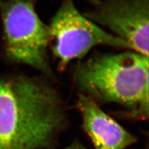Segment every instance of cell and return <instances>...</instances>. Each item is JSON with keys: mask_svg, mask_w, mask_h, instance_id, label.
Here are the masks:
<instances>
[{"mask_svg": "<svg viewBox=\"0 0 149 149\" xmlns=\"http://www.w3.org/2000/svg\"><path fill=\"white\" fill-rule=\"evenodd\" d=\"M68 123L64 101L47 82L0 79V149H49Z\"/></svg>", "mask_w": 149, "mask_h": 149, "instance_id": "cell-1", "label": "cell"}, {"mask_svg": "<svg viewBox=\"0 0 149 149\" xmlns=\"http://www.w3.org/2000/svg\"><path fill=\"white\" fill-rule=\"evenodd\" d=\"M75 80L81 93L97 104L114 103L124 117H148V57L137 52L93 55L78 67Z\"/></svg>", "mask_w": 149, "mask_h": 149, "instance_id": "cell-2", "label": "cell"}, {"mask_svg": "<svg viewBox=\"0 0 149 149\" xmlns=\"http://www.w3.org/2000/svg\"><path fill=\"white\" fill-rule=\"evenodd\" d=\"M38 0H0L4 52L11 61L52 77L47 58L49 30L36 10Z\"/></svg>", "mask_w": 149, "mask_h": 149, "instance_id": "cell-3", "label": "cell"}, {"mask_svg": "<svg viewBox=\"0 0 149 149\" xmlns=\"http://www.w3.org/2000/svg\"><path fill=\"white\" fill-rule=\"evenodd\" d=\"M49 44L63 70L74 59L81 58L97 45L132 50L127 42L102 30L78 11L73 0H62L61 6L51 20Z\"/></svg>", "mask_w": 149, "mask_h": 149, "instance_id": "cell-4", "label": "cell"}, {"mask_svg": "<svg viewBox=\"0 0 149 149\" xmlns=\"http://www.w3.org/2000/svg\"><path fill=\"white\" fill-rule=\"evenodd\" d=\"M84 16L108 27L133 50L148 57L149 0H88Z\"/></svg>", "mask_w": 149, "mask_h": 149, "instance_id": "cell-5", "label": "cell"}, {"mask_svg": "<svg viewBox=\"0 0 149 149\" xmlns=\"http://www.w3.org/2000/svg\"><path fill=\"white\" fill-rule=\"evenodd\" d=\"M75 108L80 114L82 127L95 149H126L137 138L102 110L91 97L80 93Z\"/></svg>", "mask_w": 149, "mask_h": 149, "instance_id": "cell-6", "label": "cell"}, {"mask_svg": "<svg viewBox=\"0 0 149 149\" xmlns=\"http://www.w3.org/2000/svg\"><path fill=\"white\" fill-rule=\"evenodd\" d=\"M63 149H88L85 146H83L79 141H74Z\"/></svg>", "mask_w": 149, "mask_h": 149, "instance_id": "cell-7", "label": "cell"}]
</instances>
